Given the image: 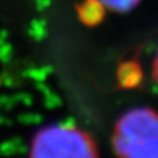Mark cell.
<instances>
[{
  "label": "cell",
  "mask_w": 158,
  "mask_h": 158,
  "mask_svg": "<svg viewBox=\"0 0 158 158\" xmlns=\"http://www.w3.org/2000/svg\"><path fill=\"white\" fill-rule=\"evenodd\" d=\"M101 7L107 8L110 11H115V13H128V11L133 10L140 0H96Z\"/></svg>",
  "instance_id": "3"
},
{
  "label": "cell",
  "mask_w": 158,
  "mask_h": 158,
  "mask_svg": "<svg viewBox=\"0 0 158 158\" xmlns=\"http://www.w3.org/2000/svg\"><path fill=\"white\" fill-rule=\"evenodd\" d=\"M153 78L158 85V50L156 53V57H154V60H153Z\"/></svg>",
  "instance_id": "4"
},
{
  "label": "cell",
  "mask_w": 158,
  "mask_h": 158,
  "mask_svg": "<svg viewBox=\"0 0 158 158\" xmlns=\"http://www.w3.org/2000/svg\"><path fill=\"white\" fill-rule=\"evenodd\" d=\"M117 158H158V111L133 107L117 119L111 135Z\"/></svg>",
  "instance_id": "1"
},
{
  "label": "cell",
  "mask_w": 158,
  "mask_h": 158,
  "mask_svg": "<svg viewBox=\"0 0 158 158\" xmlns=\"http://www.w3.org/2000/svg\"><path fill=\"white\" fill-rule=\"evenodd\" d=\"M29 158H100L87 132L68 123H52L32 137Z\"/></svg>",
  "instance_id": "2"
}]
</instances>
